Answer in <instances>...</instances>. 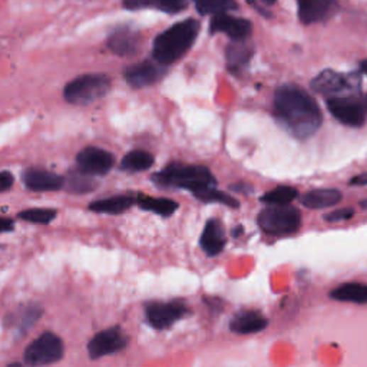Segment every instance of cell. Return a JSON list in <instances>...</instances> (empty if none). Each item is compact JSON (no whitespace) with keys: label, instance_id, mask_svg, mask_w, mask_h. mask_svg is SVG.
<instances>
[{"label":"cell","instance_id":"11","mask_svg":"<svg viewBox=\"0 0 367 367\" xmlns=\"http://www.w3.org/2000/svg\"><path fill=\"white\" fill-rule=\"evenodd\" d=\"M115 164V157L97 146H88L77 155L78 170H82L91 175H105Z\"/></svg>","mask_w":367,"mask_h":367},{"label":"cell","instance_id":"22","mask_svg":"<svg viewBox=\"0 0 367 367\" xmlns=\"http://www.w3.org/2000/svg\"><path fill=\"white\" fill-rule=\"evenodd\" d=\"M227 66L233 73H240L250 62L253 56V48L246 40H233L227 48Z\"/></svg>","mask_w":367,"mask_h":367},{"label":"cell","instance_id":"18","mask_svg":"<svg viewBox=\"0 0 367 367\" xmlns=\"http://www.w3.org/2000/svg\"><path fill=\"white\" fill-rule=\"evenodd\" d=\"M267 326L268 320L254 310L237 313L230 323V329L236 334H254L264 330Z\"/></svg>","mask_w":367,"mask_h":367},{"label":"cell","instance_id":"39","mask_svg":"<svg viewBox=\"0 0 367 367\" xmlns=\"http://www.w3.org/2000/svg\"><path fill=\"white\" fill-rule=\"evenodd\" d=\"M261 2L265 4V5H268V6H271V5L275 4V0H261Z\"/></svg>","mask_w":367,"mask_h":367},{"label":"cell","instance_id":"27","mask_svg":"<svg viewBox=\"0 0 367 367\" xmlns=\"http://www.w3.org/2000/svg\"><path fill=\"white\" fill-rule=\"evenodd\" d=\"M92 177L94 175L82 170L73 171L69 174L67 180H65V190L72 194H88L98 187L97 181Z\"/></svg>","mask_w":367,"mask_h":367},{"label":"cell","instance_id":"9","mask_svg":"<svg viewBox=\"0 0 367 367\" xmlns=\"http://www.w3.org/2000/svg\"><path fill=\"white\" fill-rule=\"evenodd\" d=\"M165 65L154 59L125 67L124 78L132 88H146L160 82L165 77Z\"/></svg>","mask_w":367,"mask_h":367},{"label":"cell","instance_id":"8","mask_svg":"<svg viewBox=\"0 0 367 367\" xmlns=\"http://www.w3.org/2000/svg\"><path fill=\"white\" fill-rule=\"evenodd\" d=\"M129 337L124 333V330L118 326L105 329L99 332L97 336H94L88 344V353L89 357L97 360L101 357H105L108 354L118 353L128 347Z\"/></svg>","mask_w":367,"mask_h":367},{"label":"cell","instance_id":"38","mask_svg":"<svg viewBox=\"0 0 367 367\" xmlns=\"http://www.w3.org/2000/svg\"><path fill=\"white\" fill-rule=\"evenodd\" d=\"M360 67H361V72H364L366 75H367V59L366 60H363L361 62V65H360Z\"/></svg>","mask_w":367,"mask_h":367},{"label":"cell","instance_id":"36","mask_svg":"<svg viewBox=\"0 0 367 367\" xmlns=\"http://www.w3.org/2000/svg\"><path fill=\"white\" fill-rule=\"evenodd\" d=\"M13 227H15V223L12 221V219H9V218L2 219V226H0V230H2L4 233L13 231Z\"/></svg>","mask_w":367,"mask_h":367},{"label":"cell","instance_id":"30","mask_svg":"<svg viewBox=\"0 0 367 367\" xmlns=\"http://www.w3.org/2000/svg\"><path fill=\"white\" fill-rule=\"evenodd\" d=\"M299 197V191L292 187H277L268 192H265L260 201L268 205H287Z\"/></svg>","mask_w":367,"mask_h":367},{"label":"cell","instance_id":"37","mask_svg":"<svg viewBox=\"0 0 367 367\" xmlns=\"http://www.w3.org/2000/svg\"><path fill=\"white\" fill-rule=\"evenodd\" d=\"M243 230H244L243 227H236V229H234V231H233V237H236V239H237L240 234H243Z\"/></svg>","mask_w":367,"mask_h":367},{"label":"cell","instance_id":"34","mask_svg":"<svg viewBox=\"0 0 367 367\" xmlns=\"http://www.w3.org/2000/svg\"><path fill=\"white\" fill-rule=\"evenodd\" d=\"M230 188H231L234 192H243V194H246V195H248V194H251V192L254 191V188H253L250 184H246V182L233 184Z\"/></svg>","mask_w":367,"mask_h":367},{"label":"cell","instance_id":"26","mask_svg":"<svg viewBox=\"0 0 367 367\" xmlns=\"http://www.w3.org/2000/svg\"><path fill=\"white\" fill-rule=\"evenodd\" d=\"M138 207L143 211H151L161 217H171L178 209V202L168 198H151L139 194Z\"/></svg>","mask_w":367,"mask_h":367},{"label":"cell","instance_id":"25","mask_svg":"<svg viewBox=\"0 0 367 367\" xmlns=\"http://www.w3.org/2000/svg\"><path fill=\"white\" fill-rule=\"evenodd\" d=\"M154 161L155 160L153 154L142 150H135L122 158L119 168L126 172H141L150 170L154 165Z\"/></svg>","mask_w":367,"mask_h":367},{"label":"cell","instance_id":"13","mask_svg":"<svg viewBox=\"0 0 367 367\" xmlns=\"http://www.w3.org/2000/svg\"><path fill=\"white\" fill-rule=\"evenodd\" d=\"M253 26L251 22L243 18H233L227 13L214 15L209 23V32L214 33H226L233 40H247L251 35Z\"/></svg>","mask_w":367,"mask_h":367},{"label":"cell","instance_id":"33","mask_svg":"<svg viewBox=\"0 0 367 367\" xmlns=\"http://www.w3.org/2000/svg\"><path fill=\"white\" fill-rule=\"evenodd\" d=\"M0 191H2V194L8 192L12 185H13V175L9 172V171H2V174H0Z\"/></svg>","mask_w":367,"mask_h":367},{"label":"cell","instance_id":"4","mask_svg":"<svg viewBox=\"0 0 367 367\" xmlns=\"http://www.w3.org/2000/svg\"><path fill=\"white\" fill-rule=\"evenodd\" d=\"M111 80L104 73H87L70 81L63 91L65 101L72 105H91L106 97L111 91Z\"/></svg>","mask_w":367,"mask_h":367},{"label":"cell","instance_id":"29","mask_svg":"<svg viewBox=\"0 0 367 367\" xmlns=\"http://www.w3.org/2000/svg\"><path fill=\"white\" fill-rule=\"evenodd\" d=\"M201 15H219L237 11L234 0H192Z\"/></svg>","mask_w":367,"mask_h":367},{"label":"cell","instance_id":"21","mask_svg":"<svg viewBox=\"0 0 367 367\" xmlns=\"http://www.w3.org/2000/svg\"><path fill=\"white\" fill-rule=\"evenodd\" d=\"M43 314V309L39 305H28L23 306L19 312L16 313H11V320L8 319V324L13 326L16 329V333L19 336L26 334L28 330H31L36 322L42 317Z\"/></svg>","mask_w":367,"mask_h":367},{"label":"cell","instance_id":"12","mask_svg":"<svg viewBox=\"0 0 367 367\" xmlns=\"http://www.w3.org/2000/svg\"><path fill=\"white\" fill-rule=\"evenodd\" d=\"M357 85L353 75H343V73L326 69L312 81L310 87L314 92L322 95H334L344 91H350Z\"/></svg>","mask_w":367,"mask_h":367},{"label":"cell","instance_id":"23","mask_svg":"<svg viewBox=\"0 0 367 367\" xmlns=\"http://www.w3.org/2000/svg\"><path fill=\"white\" fill-rule=\"evenodd\" d=\"M341 201V192L332 188L313 190L302 197V204L312 209H322L333 207Z\"/></svg>","mask_w":367,"mask_h":367},{"label":"cell","instance_id":"10","mask_svg":"<svg viewBox=\"0 0 367 367\" xmlns=\"http://www.w3.org/2000/svg\"><path fill=\"white\" fill-rule=\"evenodd\" d=\"M327 108L330 114L343 125L358 128L366 122V109L363 104L353 98H329Z\"/></svg>","mask_w":367,"mask_h":367},{"label":"cell","instance_id":"16","mask_svg":"<svg viewBox=\"0 0 367 367\" xmlns=\"http://www.w3.org/2000/svg\"><path fill=\"white\" fill-rule=\"evenodd\" d=\"M299 18L303 23H317L327 19L336 8L334 0H297Z\"/></svg>","mask_w":367,"mask_h":367},{"label":"cell","instance_id":"2","mask_svg":"<svg viewBox=\"0 0 367 367\" xmlns=\"http://www.w3.org/2000/svg\"><path fill=\"white\" fill-rule=\"evenodd\" d=\"M198 33L199 23L195 19H187L168 28L154 40V59L165 66L175 63L191 49Z\"/></svg>","mask_w":367,"mask_h":367},{"label":"cell","instance_id":"1","mask_svg":"<svg viewBox=\"0 0 367 367\" xmlns=\"http://www.w3.org/2000/svg\"><path fill=\"white\" fill-rule=\"evenodd\" d=\"M274 115L284 129L297 139L314 135L323 122L316 99L297 85H283L274 94Z\"/></svg>","mask_w":367,"mask_h":367},{"label":"cell","instance_id":"41","mask_svg":"<svg viewBox=\"0 0 367 367\" xmlns=\"http://www.w3.org/2000/svg\"><path fill=\"white\" fill-rule=\"evenodd\" d=\"M361 207H364V208H367V201H363V202H361Z\"/></svg>","mask_w":367,"mask_h":367},{"label":"cell","instance_id":"5","mask_svg":"<svg viewBox=\"0 0 367 367\" xmlns=\"http://www.w3.org/2000/svg\"><path fill=\"white\" fill-rule=\"evenodd\" d=\"M257 223L265 234L290 236L299 231L302 226V212L290 204L270 205L258 214Z\"/></svg>","mask_w":367,"mask_h":367},{"label":"cell","instance_id":"14","mask_svg":"<svg viewBox=\"0 0 367 367\" xmlns=\"http://www.w3.org/2000/svg\"><path fill=\"white\" fill-rule=\"evenodd\" d=\"M226 244H227V236L221 221L217 218H209L204 226V230L199 239V246L202 251L208 257H215L223 253V250L226 248Z\"/></svg>","mask_w":367,"mask_h":367},{"label":"cell","instance_id":"3","mask_svg":"<svg viewBox=\"0 0 367 367\" xmlns=\"http://www.w3.org/2000/svg\"><path fill=\"white\" fill-rule=\"evenodd\" d=\"M153 182L160 188L188 190L192 194L204 187L217 185V180L209 168L202 165H185L172 163L164 170L153 174Z\"/></svg>","mask_w":367,"mask_h":367},{"label":"cell","instance_id":"6","mask_svg":"<svg viewBox=\"0 0 367 367\" xmlns=\"http://www.w3.org/2000/svg\"><path fill=\"white\" fill-rule=\"evenodd\" d=\"M63 356V343L52 332H45L33 340L23 353V361L28 366H48L59 361Z\"/></svg>","mask_w":367,"mask_h":367},{"label":"cell","instance_id":"17","mask_svg":"<svg viewBox=\"0 0 367 367\" xmlns=\"http://www.w3.org/2000/svg\"><path fill=\"white\" fill-rule=\"evenodd\" d=\"M108 48L118 56H133L141 48V36L129 29L116 31L109 36Z\"/></svg>","mask_w":367,"mask_h":367},{"label":"cell","instance_id":"32","mask_svg":"<svg viewBox=\"0 0 367 367\" xmlns=\"http://www.w3.org/2000/svg\"><path fill=\"white\" fill-rule=\"evenodd\" d=\"M353 215H354V209L343 208V209H337L330 214H326L324 219L329 223H339V221H346V219H350Z\"/></svg>","mask_w":367,"mask_h":367},{"label":"cell","instance_id":"19","mask_svg":"<svg viewBox=\"0 0 367 367\" xmlns=\"http://www.w3.org/2000/svg\"><path fill=\"white\" fill-rule=\"evenodd\" d=\"M187 0H124V8L128 11L155 9L165 13H180L187 9Z\"/></svg>","mask_w":367,"mask_h":367},{"label":"cell","instance_id":"40","mask_svg":"<svg viewBox=\"0 0 367 367\" xmlns=\"http://www.w3.org/2000/svg\"><path fill=\"white\" fill-rule=\"evenodd\" d=\"M361 104H363V106H364V109L367 111V95L366 97H363V101H361Z\"/></svg>","mask_w":367,"mask_h":367},{"label":"cell","instance_id":"20","mask_svg":"<svg viewBox=\"0 0 367 367\" xmlns=\"http://www.w3.org/2000/svg\"><path fill=\"white\" fill-rule=\"evenodd\" d=\"M138 195H129V194H121L105 199H98L89 204V209L98 214H109L116 215L128 211L133 204L138 202Z\"/></svg>","mask_w":367,"mask_h":367},{"label":"cell","instance_id":"15","mask_svg":"<svg viewBox=\"0 0 367 367\" xmlns=\"http://www.w3.org/2000/svg\"><path fill=\"white\" fill-rule=\"evenodd\" d=\"M23 184L28 190L35 192L57 191L65 188V178L46 170L29 168L22 175Z\"/></svg>","mask_w":367,"mask_h":367},{"label":"cell","instance_id":"28","mask_svg":"<svg viewBox=\"0 0 367 367\" xmlns=\"http://www.w3.org/2000/svg\"><path fill=\"white\" fill-rule=\"evenodd\" d=\"M194 197L202 202H219L223 204L226 207H230V208H239L240 207V202L239 199H236L234 197L223 192V191H218L215 185H211V187H204L198 191L194 192Z\"/></svg>","mask_w":367,"mask_h":367},{"label":"cell","instance_id":"31","mask_svg":"<svg viewBox=\"0 0 367 367\" xmlns=\"http://www.w3.org/2000/svg\"><path fill=\"white\" fill-rule=\"evenodd\" d=\"M18 218L32 224H49L56 218V211L50 208H32L21 211Z\"/></svg>","mask_w":367,"mask_h":367},{"label":"cell","instance_id":"35","mask_svg":"<svg viewBox=\"0 0 367 367\" xmlns=\"http://www.w3.org/2000/svg\"><path fill=\"white\" fill-rule=\"evenodd\" d=\"M349 185H351V187H366L367 185V172H363V174L351 178L349 181Z\"/></svg>","mask_w":367,"mask_h":367},{"label":"cell","instance_id":"7","mask_svg":"<svg viewBox=\"0 0 367 367\" xmlns=\"http://www.w3.org/2000/svg\"><path fill=\"white\" fill-rule=\"evenodd\" d=\"M188 314V307L181 300L153 302L145 307V320L157 330H165Z\"/></svg>","mask_w":367,"mask_h":367},{"label":"cell","instance_id":"24","mask_svg":"<svg viewBox=\"0 0 367 367\" xmlns=\"http://www.w3.org/2000/svg\"><path fill=\"white\" fill-rule=\"evenodd\" d=\"M330 297L337 302L367 305V285L361 283H347L330 292Z\"/></svg>","mask_w":367,"mask_h":367}]
</instances>
